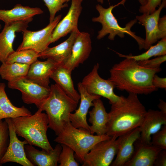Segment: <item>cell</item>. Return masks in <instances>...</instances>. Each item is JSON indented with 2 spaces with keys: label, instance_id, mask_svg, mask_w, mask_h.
Listing matches in <instances>:
<instances>
[{
  "label": "cell",
  "instance_id": "cell-1",
  "mask_svg": "<svg viewBox=\"0 0 166 166\" xmlns=\"http://www.w3.org/2000/svg\"><path fill=\"white\" fill-rule=\"evenodd\" d=\"M161 70L160 67L151 69L144 67L135 60L125 58L113 66L108 79L121 91L147 95L158 90L153 85L152 79Z\"/></svg>",
  "mask_w": 166,
  "mask_h": 166
},
{
  "label": "cell",
  "instance_id": "cell-2",
  "mask_svg": "<svg viewBox=\"0 0 166 166\" xmlns=\"http://www.w3.org/2000/svg\"><path fill=\"white\" fill-rule=\"evenodd\" d=\"M106 134L118 137L141 124L147 112L137 95L129 93L111 105Z\"/></svg>",
  "mask_w": 166,
  "mask_h": 166
},
{
  "label": "cell",
  "instance_id": "cell-3",
  "mask_svg": "<svg viewBox=\"0 0 166 166\" xmlns=\"http://www.w3.org/2000/svg\"><path fill=\"white\" fill-rule=\"evenodd\" d=\"M50 89L49 96L38 109L45 111L49 128L57 136L70 121V114L76 109L78 102L69 97L56 84L51 85Z\"/></svg>",
  "mask_w": 166,
  "mask_h": 166
},
{
  "label": "cell",
  "instance_id": "cell-4",
  "mask_svg": "<svg viewBox=\"0 0 166 166\" xmlns=\"http://www.w3.org/2000/svg\"><path fill=\"white\" fill-rule=\"evenodd\" d=\"M42 112L38 109L31 116L10 119L18 136L24 138L28 144L49 151L53 148L47 136L49 128L47 116Z\"/></svg>",
  "mask_w": 166,
  "mask_h": 166
},
{
  "label": "cell",
  "instance_id": "cell-5",
  "mask_svg": "<svg viewBox=\"0 0 166 166\" xmlns=\"http://www.w3.org/2000/svg\"><path fill=\"white\" fill-rule=\"evenodd\" d=\"M111 137L106 134H91L85 129L73 127L69 121L65 125L54 141L72 148L74 152L75 158L82 164L85 155L96 144Z\"/></svg>",
  "mask_w": 166,
  "mask_h": 166
},
{
  "label": "cell",
  "instance_id": "cell-6",
  "mask_svg": "<svg viewBox=\"0 0 166 166\" xmlns=\"http://www.w3.org/2000/svg\"><path fill=\"white\" fill-rule=\"evenodd\" d=\"M127 0H122L114 5H112L108 8H105L101 5L98 4L96 8L99 13L97 17H93L92 21L98 22L102 26L101 29L98 32L97 38L101 39L108 34V38L113 41L116 35L121 38H124L125 34H128L133 38L137 42L140 49H143L144 39L135 35V33L131 31L132 27L137 22L136 18L127 23L125 27H122L119 25L118 21L113 15L112 11L115 7L120 5H124Z\"/></svg>",
  "mask_w": 166,
  "mask_h": 166
},
{
  "label": "cell",
  "instance_id": "cell-7",
  "mask_svg": "<svg viewBox=\"0 0 166 166\" xmlns=\"http://www.w3.org/2000/svg\"><path fill=\"white\" fill-rule=\"evenodd\" d=\"M99 67L98 63L95 64L81 83L89 93L107 99L111 105L116 104L121 100L122 96H119L115 93V87L109 80L104 79L100 76L98 73Z\"/></svg>",
  "mask_w": 166,
  "mask_h": 166
},
{
  "label": "cell",
  "instance_id": "cell-8",
  "mask_svg": "<svg viewBox=\"0 0 166 166\" xmlns=\"http://www.w3.org/2000/svg\"><path fill=\"white\" fill-rule=\"evenodd\" d=\"M61 17V14L55 17L52 22L41 30L31 31L27 29L23 31L22 42L16 50L32 49L38 53L44 51L50 44L52 33Z\"/></svg>",
  "mask_w": 166,
  "mask_h": 166
},
{
  "label": "cell",
  "instance_id": "cell-9",
  "mask_svg": "<svg viewBox=\"0 0 166 166\" xmlns=\"http://www.w3.org/2000/svg\"><path fill=\"white\" fill-rule=\"evenodd\" d=\"M117 137L113 136L96 144L85 155L82 166H109L117 151Z\"/></svg>",
  "mask_w": 166,
  "mask_h": 166
},
{
  "label": "cell",
  "instance_id": "cell-10",
  "mask_svg": "<svg viewBox=\"0 0 166 166\" xmlns=\"http://www.w3.org/2000/svg\"><path fill=\"white\" fill-rule=\"evenodd\" d=\"M8 87L19 90L22 94V99L26 104H34L38 109L43 102L48 97L49 88H46L23 77L8 82Z\"/></svg>",
  "mask_w": 166,
  "mask_h": 166
},
{
  "label": "cell",
  "instance_id": "cell-11",
  "mask_svg": "<svg viewBox=\"0 0 166 166\" xmlns=\"http://www.w3.org/2000/svg\"><path fill=\"white\" fill-rule=\"evenodd\" d=\"M5 120L8 125L9 142L7 151L1 160V164L11 162L23 166H34L25 153L24 146L28 144L27 142L25 140L21 141L18 138L10 118Z\"/></svg>",
  "mask_w": 166,
  "mask_h": 166
},
{
  "label": "cell",
  "instance_id": "cell-12",
  "mask_svg": "<svg viewBox=\"0 0 166 166\" xmlns=\"http://www.w3.org/2000/svg\"><path fill=\"white\" fill-rule=\"evenodd\" d=\"M70 6L66 15L58 22L52 33L50 44L72 32L79 30L78 23L82 7L83 0H71Z\"/></svg>",
  "mask_w": 166,
  "mask_h": 166
},
{
  "label": "cell",
  "instance_id": "cell-13",
  "mask_svg": "<svg viewBox=\"0 0 166 166\" xmlns=\"http://www.w3.org/2000/svg\"><path fill=\"white\" fill-rule=\"evenodd\" d=\"M33 20L31 18L5 24L0 33V62L2 63L5 62L9 56L14 51L13 45L15 33L27 29Z\"/></svg>",
  "mask_w": 166,
  "mask_h": 166
},
{
  "label": "cell",
  "instance_id": "cell-14",
  "mask_svg": "<svg viewBox=\"0 0 166 166\" xmlns=\"http://www.w3.org/2000/svg\"><path fill=\"white\" fill-rule=\"evenodd\" d=\"M81 102L78 109L70 115L69 121L74 127L85 129L90 132V126L87 121V115L89 108L93 106V101L101 96L89 93L81 82L77 84Z\"/></svg>",
  "mask_w": 166,
  "mask_h": 166
},
{
  "label": "cell",
  "instance_id": "cell-15",
  "mask_svg": "<svg viewBox=\"0 0 166 166\" xmlns=\"http://www.w3.org/2000/svg\"><path fill=\"white\" fill-rule=\"evenodd\" d=\"M90 34L80 32L73 45L70 55L64 65L71 72L83 64L89 57L92 50Z\"/></svg>",
  "mask_w": 166,
  "mask_h": 166
},
{
  "label": "cell",
  "instance_id": "cell-16",
  "mask_svg": "<svg viewBox=\"0 0 166 166\" xmlns=\"http://www.w3.org/2000/svg\"><path fill=\"white\" fill-rule=\"evenodd\" d=\"M166 6V0H162L158 8L152 13L143 14L136 16L137 20L144 27L145 30L146 37L143 49H148L152 44L161 39L158 28V22L161 12Z\"/></svg>",
  "mask_w": 166,
  "mask_h": 166
},
{
  "label": "cell",
  "instance_id": "cell-17",
  "mask_svg": "<svg viewBox=\"0 0 166 166\" xmlns=\"http://www.w3.org/2000/svg\"><path fill=\"white\" fill-rule=\"evenodd\" d=\"M139 127L119 136L117 138V151L112 166H124L131 158L134 150V143L140 137Z\"/></svg>",
  "mask_w": 166,
  "mask_h": 166
},
{
  "label": "cell",
  "instance_id": "cell-18",
  "mask_svg": "<svg viewBox=\"0 0 166 166\" xmlns=\"http://www.w3.org/2000/svg\"><path fill=\"white\" fill-rule=\"evenodd\" d=\"M166 125V114L160 111L149 109L147 111L143 122L139 127L142 142L151 144L152 135Z\"/></svg>",
  "mask_w": 166,
  "mask_h": 166
},
{
  "label": "cell",
  "instance_id": "cell-19",
  "mask_svg": "<svg viewBox=\"0 0 166 166\" xmlns=\"http://www.w3.org/2000/svg\"><path fill=\"white\" fill-rule=\"evenodd\" d=\"M61 64L50 59L44 61L38 60L30 65L26 78L46 88H49V79L57 68Z\"/></svg>",
  "mask_w": 166,
  "mask_h": 166
},
{
  "label": "cell",
  "instance_id": "cell-20",
  "mask_svg": "<svg viewBox=\"0 0 166 166\" xmlns=\"http://www.w3.org/2000/svg\"><path fill=\"white\" fill-rule=\"evenodd\" d=\"M134 146L133 155L124 166H153L157 155L162 150L151 144L143 143L139 139Z\"/></svg>",
  "mask_w": 166,
  "mask_h": 166
},
{
  "label": "cell",
  "instance_id": "cell-21",
  "mask_svg": "<svg viewBox=\"0 0 166 166\" xmlns=\"http://www.w3.org/2000/svg\"><path fill=\"white\" fill-rule=\"evenodd\" d=\"M27 158L33 166H57L59 155L62 150L60 144H57L52 150H39L33 145L26 144L24 146Z\"/></svg>",
  "mask_w": 166,
  "mask_h": 166
},
{
  "label": "cell",
  "instance_id": "cell-22",
  "mask_svg": "<svg viewBox=\"0 0 166 166\" xmlns=\"http://www.w3.org/2000/svg\"><path fill=\"white\" fill-rule=\"evenodd\" d=\"M80 32L79 30L72 32L64 42L54 47H48L39 53V58L52 59L60 64H64L70 55L73 45Z\"/></svg>",
  "mask_w": 166,
  "mask_h": 166
},
{
  "label": "cell",
  "instance_id": "cell-23",
  "mask_svg": "<svg viewBox=\"0 0 166 166\" xmlns=\"http://www.w3.org/2000/svg\"><path fill=\"white\" fill-rule=\"evenodd\" d=\"M93 102V108L89 112V121L91 124L90 126V132L92 134L96 133L98 135L106 134L109 119V113L106 112L100 98L94 100Z\"/></svg>",
  "mask_w": 166,
  "mask_h": 166
},
{
  "label": "cell",
  "instance_id": "cell-24",
  "mask_svg": "<svg viewBox=\"0 0 166 166\" xmlns=\"http://www.w3.org/2000/svg\"><path fill=\"white\" fill-rule=\"evenodd\" d=\"M71 72L63 64H60L52 73L50 78L52 79L69 97L78 103L80 96L74 87L71 76Z\"/></svg>",
  "mask_w": 166,
  "mask_h": 166
},
{
  "label": "cell",
  "instance_id": "cell-25",
  "mask_svg": "<svg viewBox=\"0 0 166 166\" xmlns=\"http://www.w3.org/2000/svg\"><path fill=\"white\" fill-rule=\"evenodd\" d=\"M43 13V10L40 8L31 7L18 4L10 10L0 9V21L6 24L33 18L35 15Z\"/></svg>",
  "mask_w": 166,
  "mask_h": 166
},
{
  "label": "cell",
  "instance_id": "cell-26",
  "mask_svg": "<svg viewBox=\"0 0 166 166\" xmlns=\"http://www.w3.org/2000/svg\"><path fill=\"white\" fill-rule=\"evenodd\" d=\"M6 87L4 83H0V120L32 115L31 112L24 106L18 107L12 103L6 92Z\"/></svg>",
  "mask_w": 166,
  "mask_h": 166
},
{
  "label": "cell",
  "instance_id": "cell-27",
  "mask_svg": "<svg viewBox=\"0 0 166 166\" xmlns=\"http://www.w3.org/2000/svg\"><path fill=\"white\" fill-rule=\"evenodd\" d=\"M30 65L18 63H2L0 66V75L3 79L10 82L25 77Z\"/></svg>",
  "mask_w": 166,
  "mask_h": 166
},
{
  "label": "cell",
  "instance_id": "cell-28",
  "mask_svg": "<svg viewBox=\"0 0 166 166\" xmlns=\"http://www.w3.org/2000/svg\"><path fill=\"white\" fill-rule=\"evenodd\" d=\"M115 52L120 57L132 58L137 61L147 60L153 57L166 55V37L161 39L156 45H151L146 51L139 55H133L131 53L125 55Z\"/></svg>",
  "mask_w": 166,
  "mask_h": 166
},
{
  "label": "cell",
  "instance_id": "cell-29",
  "mask_svg": "<svg viewBox=\"0 0 166 166\" xmlns=\"http://www.w3.org/2000/svg\"><path fill=\"white\" fill-rule=\"evenodd\" d=\"M38 54L32 49L14 51L9 56L5 62L18 63L30 65L38 60Z\"/></svg>",
  "mask_w": 166,
  "mask_h": 166
},
{
  "label": "cell",
  "instance_id": "cell-30",
  "mask_svg": "<svg viewBox=\"0 0 166 166\" xmlns=\"http://www.w3.org/2000/svg\"><path fill=\"white\" fill-rule=\"evenodd\" d=\"M62 150L59 157V166H78L79 164L75 159L73 150L68 146L61 144Z\"/></svg>",
  "mask_w": 166,
  "mask_h": 166
},
{
  "label": "cell",
  "instance_id": "cell-31",
  "mask_svg": "<svg viewBox=\"0 0 166 166\" xmlns=\"http://www.w3.org/2000/svg\"><path fill=\"white\" fill-rule=\"evenodd\" d=\"M9 142L8 124L5 120H0V166L2 165L1 161L7 151Z\"/></svg>",
  "mask_w": 166,
  "mask_h": 166
},
{
  "label": "cell",
  "instance_id": "cell-32",
  "mask_svg": "<svg viewBox=\"0 0 166 166\" xmlns=\"http://www.w3.org/2000/svg\"><path fill=\"white\" fill-rule=\"evenodd\" d=\"M47 7L49 13V22H52L55 17L56 13L62 9L68 7L67 3H65L69 0H42Z\"/></svg>",
  "mask_w": 166,
  "mask_h": 166
},
{
  "label": "cell",
  "instance_id": "cell-33",
  "mask_svg": "<svg viewBox=\"0 0 166 166\" xmlns=\"http://www.w3.org/2000/svg\"><path fill=\"white\" fill-rule=\"evenodd\" d=\"M151 143L160 149L166 150V125L152 135Z\"/></svg>",
  "mask_w": 166,
  "mask_h": 166
},
{
  "label": "cell",
  "instance_id": "cell-34",
  "mask_svg": "<svg viewBox=\"0 0 166 166\" xmlns=\"http://www.w3.org/2000/svg\"><path fill=\"white\" fill-rule=\"evenodd\" d=\"M166 60V55L159 56L151 59L138 61L139 64L144 67L154 69L160 67V65Z\"/></svg>",
  "mask_w": 166,
  "mask_h": 166
},
{
  "label": "cell",
  "instance_id": "cell-35",
  "mask_svg": "<svg viewBox=\"0 0 166 166\" xmlns=\"http://www.w3.org/2000/svg\"><path fill=\"white\" fill-rule=\"evenodd\" d=\"M162 0H148L144 6H140L139 9L140 12L150 14L155 11L156 8L161 4Z\"/></svg>",
  "mask_w": 166,
  "mask_h": 166
},
{
  "label": "cell",
  "instance_id": "cell-36",
  "mask_svg": "<svg viewBox=\"0 0 166 166\" xmlns=\"http://www.w3.org/2000/svg\"><path fill=\"white\" fill-rule=\"evenodd\" d=\"M152 82L153 86L156 88L166 89V77H160L156 74H155L153 77Z\"/></svg>",
  "mask_w": 166,
  "mask_h": 166
},
{
  "label": "cell",
  "instance_id": "cell-37",
  "mask_svg": "<svg viewBox=\"0 0 166 166\" xmlns=\"http://www.w3.org/2000/svg\"><path fill=\"white\" fill-rule=\"evenodd\" d=\"M154 166H166V150H161L159 153L155 160Z\"/></svg>",
  "mask_w": 166,
  "mask_h": 166
},
{
  "label": "cell",
  "instance_id": "cell-38",
  "mask_svg": "<svg viewBox=\"0 0 166 166\" xmlns=\"http://www.w3.org/2000/svg\"><path fill=\"white\" fill-rule=\"evenodd\" d=\"M158 28L161 39L166 37V16L160 18L158 22Z\"/></svg>",
  "mask_w": 166,
  "mask_h": 166
},
{
  "label": "cell",
  "instance_id": "cell-39",
  "mask_svg": "<svg viewBox=\"0 0 166 166\" xmlns=\"http://www.w3.org/2000/svg\"><path fill=\"white\" fill-rule=\"evenodd\" d=\"M158 107L161 112L166 114V103L163 100L160 99Z\"/></svg>",
  "mask_w": 166,
  "mask_h": 166
},
{
  "label": "cell",
  "instance_id": "cell-40",
  "mask_svg": "<svg viewBox=\"0 0 166 166\" xmlns=\"http://www.w3.org/2000/svg\"><path fill=\"white\" fill-rule=\"evenodd\" d=\"M141 4V6H144L147 3L148 0H137Z\"/></svg>",
  "mask_w": 166,
  "mask_h": 166
},
{
  "label": "cell",
  "instance_id": "cell-41",
  "mask_svg": "<svg viewBox=\"0 0 166 166\" xmlns=\"http://www.w3.org/2000/svg\"><path fill=\"white\" fill-rule=\"evenodd\" d=\"M97 0L98 2L100 3L101 4H102L104 3V0ZM107 0L109 2L110 0Z\"/></svg>",
  "mask_w": 166,
  "mask_h": 166
},
{
  "label": "cell",
  "instance_id": "cell-42",
  "mask_svg": "<svg viewBox=\"0 0 166 166\" xmlns=\"http://www.w3.org/2000/svg\"><path fill=\"white\" fill-rule=\"evenodd\" d=\"M1 28H2V26L0 24V30L1 29Z\"/></svg>",
  "mask_w": 166,
  "mask_h": 166
}]
</instances>
